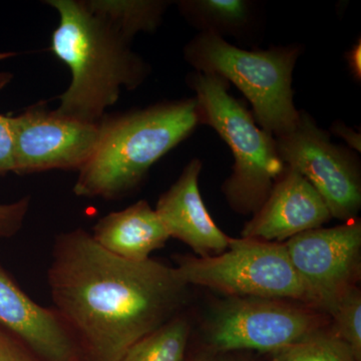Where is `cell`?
<instances>
[{
    "instance_id": "obj_6",
    "label": "cell",
    "mask_w": 361,
    "mask_h": 361,
    "mask_svg": "<svg viewBox=\"0 0 361 361\" xmlns=\"http://www.w3.org/2000/svg\"><path fill=\"white\" fill-rule=\"evenodd\" d=\"M176 268L188 285L208 287L231 297L289 299L310 305L284 243L230 238L227 251L208 257L179 256Z\"/></svg>"
},
{
    "instance_id": "obj_15",
    "label": "cell",
    "mask_w": 361,
    "mask_h": 361,
    "mask_svg": "<svg viewBox=\"0 0 361 361\" xmlns=\"http://www.w3.org/2000/svg\"><path fill=\"white\" fill-rule=\"evenodd\" d=\"M87 8L132 42L139 32L160 26L170 1L163 0H85Z\"/></svg>"
},
{
    "instance_id": "obj_3",
    "label": "cell",
    "mask_w": 361,
    "mask_h": 361,
    "mask_svg": "<svg viewBox=\"0 0 361 361\" xmlns=\"http://www.w3.org/2000/svg\"><path fill=\"white\" fill-rule=\"evenodd\" d=\"M199 125L195 97L104 116L94 152L78 170L73 193L82 198H122Z\"/></svg>"
},
{
    "instance_id": "obj_2",
    "label": "cell",
    "mask_w": 361,
    "mask_h": 361,
    "mask_svg": "<svg viewBox=\"0 0 361 361\" xmlns=\"http://www.w3.org/2000/svg\"><path fill=\"white\" fill-rule=\"evenodd\" d=\"M59 25L51 51L68 66L71 84L59 97V115L97 123L120 97L148 78V63L130 49L132 42L87 8L82 0H47Z\"/></svg>"
},
{
    "instance_id": "obj_19",
    "label": "cell",
    "mask_w": 361,
    "mask_h": 361,
    "mask_svg": "<svg viewBox=\"0 0 361 361\" xmlns=\"http://www.w3.org/2000/svg\"><path fill=\"white\" fill-rule=\"evenodd\" d=\"M329 315L334 320L332 334H336L361 361V293L357 286L349 289L337 301Z\"/></svg>"
},
{
    "instance_id": "obj_9",
    "label": "cell",
    "mask_w": 361,
    "mask_h": 361,
    "mask_svg": "<svg viewBox=\"0 0 361 361\" xmlns=\"http://www.w3.org/2000/svg\"><path fill=\"white\" fill-rule=\"evenodd\" d=\"M284 244L310 295V305L329 314L360 278V221L355 218L336 227L316 228Z\"/></svg>"
},
{
    "instance_id": "obj_20",
    "label": "cell",
    "mask_w": 361,
    "mask_h": 361,
    "mask_svg": "<svg viewBox=\"0 0 361 361\" xmlns=\"http://www.w3.org/2000/svg\"><path fill=\"white\" fill-rule=\"evenodd\" d=\"M30 205V197H23L13 203H0V239L11 238L20 231Z\"/></svg>"
},
{
    "instance_id": "obj_26",
    "label": "cell",
    "mask_w": 361,
    "mask_h": 361,
    "mask_svg": "<svg viewBox=\"0 0 361 361\" xmlns=\"http://www.w3.org/2000/svg\"><path fill=\"white\" fill-rule=\"evenodd\" d=\"M78 361H82V360H78Z\"/></svg>"
},
{
    "instance_id": "obj_5",
    "label": "cell",
    "mask_w": 361,
    "mask_h": 361,
    "mask_svg": "<svg viewBox=\"0 0 361 361\" xmlns=\"http://www.w3.org/2000/svg\"><path fill=\"white\" fill-rule=\"evenodd\" d=\"M298 47L246 51L212 32H200L185 47V59L199 73H213L232 82L250 102L261 129L281 137L295 128L292 73Z\"/></svg>"
},
{
    "instance_id": "obj_8",
    "label": "cell",
    "mask_w": 361,
    "mask_h": 361,
    "mask_svg": "<svg viewBox=\"0 0 361 361\" xmlns=\"http://www.w3.org/2000/svg\"><path fill=\"white\" fill-rule=\"evenodd\" d=\"M315 311L265 298L230 297L214 312L209 341L218 350L276 353L322 329Z\"/></svg>"
},
{
    "instance_id": "obj_23",
    "label": "cell",
    "mask_w": 361,
    "mask_h": 361,
    "mask_svg": "<svg viewBox=\"0 0 361 361\" xmlns=\"http://www.w3.org/2000/svg\"><path fill=\"white\" fill-rule=\"evenodd\" d=\"M331 130L334 135H338L339 137H341V139L348 142L350 148L360 152V134H357L355 130L350 129V128H348V126L344 125L341 122L334 123Z\"/></svg>"
},
{
    "instance_id": "obj_25",
    "label": "cell",
    "mask_w": 361,
    "mask_h": 361,
    "mask_svg": "<svg viewBox=\"0 0 361 361\" xmlns=\"http://www.w3.org/2000/svg\"><path fill=\"white\" fill-rule=\"evenodd\" d=\"M213 361H229V360H213Z\"/></svg>"
},
{
    "instance_id": "obj_21",
    "label": "cell",
    "mask_w": 361,
    "mask_h": 361,
    "mask_svg": "<svg viewBox=\"0 0 361 361\" xmlns=\"http://www.w3.org/2000/svg\"><path fill=\"white\" fill-rule=\"evenodd\" d=\"M13 73L0 71V92L11 84ZM13 173V135L9 116L0 114V176Z\"/></svg>"
},
{
    "instance_id": "obj_1",
    "label": "cell",
    "mask_w": 361,
    "mask_h": 361,
    "mask_svg": "<svg viewBox=\"0 0 361 361\" xmlns=\"http://www.w3.org/2000/svg\"><path fill=\"white\" fill-rule=\"evenodd\" d=\"M47 281L54 310L87 361H118L175 317L189 286L177 268L118 257L82 229L56 238Z\"/></svg>"
},
{
    "instance_id": "obj_17",
    "label": "cell",
    "mask_w": 361,
    "mask_h": 361,
    "mask_svg": "<svg viewBox=\"0 0 361 361\" xmlns=\"http://www.w3.org/2000/svg\"><path fill=\"white\" fill-rule=\"evenodd\" d=\"M190 325L173 317L133 344L118 361H185Z\"/></svg>"
},
{
    "instance_id": "obj_24",
    "label": "cell",
    "mask_w": 361,
    "mask_h": 361,
    "mask_svg": "<svg viewBox=\"0 0 361 361\" xmlns=\"http://www.w3.org/2000/svg\"><path fill=\"white\" fill-rule=\"evenodd\" d=\"M348 63L353 75L356 78H360V44L355 45L353 49L349 51Z\"/></svg>"
},
{
    "instance_id": "obj_18",
    "label": "cell",
    "mask_w": 361,
    "mask_h": 361,
    "mask_svg": "<svg viewBox=\"0 0 361 361\" xmlns=\"http://www.w3.org/2000/svg\"><path fill=\"white\" fill-rule=\"evenodd\" d=\"M272 361H357L332 331L322 329L273 353Z\"/></svg>"
},
{
    "instance_id": "obj_7",
    "label": "cell",
    "mask_w": 361,
    "mask_h": 361,
    "mask_svg": "<svg viewBox=\"0 0 361 361\" xmlns=\"http://www.w3.org/2000/svg\"><path fill=\"white\" fill-rule=\"evenodd\" d=\"M278 155L287 167L298 171L314 187L331 217L355 219L361 206L360 165L353 152L330 141L308 114L288 134L275 137Z\"/></svg>"
},
{
    "instance_id": "obj_11",
    "label": "cell",
    "mask_w": 361,
    "mask_h": 361,
    "mask_svg": "<svg viewBox=\"0 0 361 361\" xmlns=\"http://www.w3.org/2000/svg\"><path fill=\"white\" fill-rule=\"evenodd\" d=\"M331 218L314 187L291 167L276 180L264 204L242 231V238L280 242L320 228Z\"/></svg>"
},
{
    "instance_id": "obj_12",
    "label": "cell",
    "mask_w": 361,
    "mask_h": 361,
    "mask_svg": "<svg viewBox=\"0 0 361 361\" xmlns=\"http://www.w3.org/2000/svg\"><path fill=\"white\" fill-rule=\"evenodd\" d=\"M0 325L42 361H78L80 353L54 310L23 291L0 264Z\"/></svg>"
},
{
    "instance_id": "obj_16",
    "label": "cell",
    "mask_w": 361,
    "mask_h": 361,
    "mask_svg": "<svg viewBox=\"0 0 361 361\" xmlns=\"http://www.w3.org/2000/svg\"><path fill=\"white\" fill-rule=\"evenodd\" d=\"M180 13L201 32L222 37L236 35L248 25L252 4L245 0H183L178 2Z\"/></svg>"
},
{
    "instance_id": "obj_10",
    "label": "cell",
    "mask_w": 361,
    "mask_h": 361,
    "mask_svg": "<svg viewBox=\"0 0 361 361\" xmlns=\"http://www.w3.org/2000/svg\"><path fill=\"white\" fill-rule=\"evenodd\" d=\"M8 116L16 174L78 171L96 147L99 123L66 118L47 110L44 103Z\"/></svg>"
},
{
    "instance_id": "obj_13",
    "label": "cell",
    "mask_w": 361,
    "mask_h": 361,
    "mask_svg": "<svg viewBox=\"0 0 361 361\" xmlns=\"http://www.w3.org/2000/svg\"><path fill=\"white\" fill-rule=\"evenodd\" d=\"M202 163L193 159L157 203L156 212L170 238L184 242L198 257L218 255L227 250L230 237L221 231L207 210L199 176Z\"/></svg>"
},
{
    "instance_id": "obj_4",
    "label": "cell",
    "mask_w": 361,
    "mask_h": 361,
    "mask_svg": "<svg viewBox=\"0 0 361 361\" xmlns=\"http://www.w3.org/2000/svg\"><path fill=\"white\" fill-rule=\"evenodd\" d=\"M196 92L201 123L212 127L232 149L235 163L223 192L236 212H257L286 166L275 137L256 125L251 111L228 92L229 84L213 73L188 75Z\"/></svg>"
},
{
    "instance_id": "obj_14",
    "label": "cell",
    "mask_w": 361,
    "mask_h": 361,
    "mask_svg": "<svg viewBox=\"0 0 361 361\" xmlns=\"http://www.w3.org/2000/svg\"><path fill=\"white\" fill-rule=\"evenodd\" d=\"M92 238L106 251L126 260L141 262L170 239L155 209L142 200L104 216L94 227Z\"/></svg>"
},
{
    "instance_id": "obj_22",
    "label": "cell",
    "mask_w": 361,
    "mask_h": 361,
    "mask_svg": "<svg viewBox=\"0 0 361 361\" xmlns=\"http://www.w3.org/2000/svg\"><path fill=\"white\" fill-rule=\"evenodd\" d=\"M0 361H42L11 332L0 325Z\"/></svg>"
}]
</instances>
